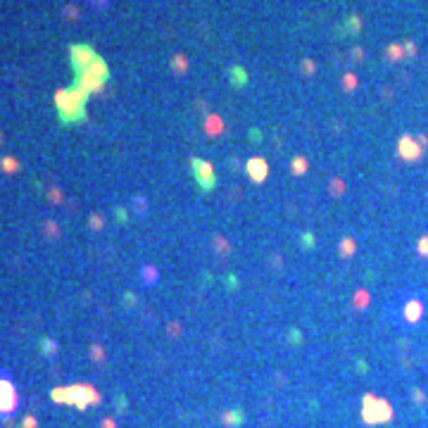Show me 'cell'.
<instances>
[{"label": "cell", "mask_w": 428, "mask_h": 428, "mask_svg": "<svg viewBox=\"0 0 428 428\" xmlns=\"http://www.w3.org/2000/svg\"><path fill=\"white\" fill-rule=\"evenodd\" d=\"M191 169H193V179L198 183L200 191H212L217 186V176H214V167L210 162H205L200 157H193L191 160Z\"/></svg>", "instance_id": "obj_5"}, {"label": "cell", "mask_w": 428, "mask_h": 428, "mask_svg": "<svg viewBox=\"0 0 428 428\" xmlns=\"http://www.w3.org/2000/svg\"><path fill=\"white\" fill-rule=\"evenodd\" d=\"M362 414H364V419L369 421V423H381V421H385L388 416H390V409H388L385 402L374 400V397H366Z\"/></svg>", "instance_id": "obj_7"}, {"label": "cell", "mask_w": 428, "mask_h": 428, "mask_svg": "<svg viewBox=\"0 0 428 428\" xmlns=\"http://www.w3.org/2000/svg\"><path fill=\"white\" fill-rule=\"evenodd\" d=\"M231 83L238 86V88L247 83V72L243 69V67H231Z\"/></svg>", "instance_id": "obj_10"}, {"label": "cell", "mask_w": 428, "mask_h": 428, "mask_svg": "<svg viewBox=\"0 0 428 428\" xmlns=\"http://www.w3.org/2000/svg\"><path fill=\"white\" fill-rule=\"evenodd\" d=\"M245 172H247V176H250V181L262 183L266 179V174H269V164H266V160H262V157H252V160L245 164Z\"/></svg>", "instance_id": "obj_8"}, {"label": "cell", "mask_w": 428, "mask_h": 428, "mask_svg": "<svg viewBox=\"0 0 428 428\" xmlns=\"http://www.w3.org/2000/svg\"><path fill=\"white\" fill-rule=\"evenodd\" d=\"M41 350H43L46 355H55V352H57V345H55L50 338H43V340H41Z\"/></svg>", "instance_id": "obj_11"}, {"label": "cell", "mask_w": 428, "mask_h": 428, "mask_svg": "<svg viewBox=\"0 0 428 428\" xmlns=\"http://www.w3.org/2000/svg\"><path fill=\"white\" fill-rule=\"evenodd\" d=\"M3 167H5V169H17V162H15V160H10V157H5V160H3Z\"/></svg>", "instance_id": "obj_12"}, {"label": "cell", "mask_w": 428, "mask_h": 428, "mask_svg": "<svg viewBox=\"0 0 428 428\" xmlns=\"http://www.w3.org/2000/svg\"><path fill=\"white\" fill-rule=\"evenodd\" d=\"M69 57H72V69H74V76H76V74H81L83 69L98 57V53H95L88 43H74V46L69 48Z\"/></svg>", "instance_id": "obj_6"}, {"label": "cell", "mask_w": 428, "mask_h": 428, "mask_svg": "<svg viewBox=\"0 0 428 428\" xmlns=\"http://www.w3.org/2000/svg\"><path fill=\"white\" fill-rule=\"evenodd\" d=\"M107 79H109V67H107V62L102 60L100 55H98V57H95V60H93V62L88 64L81 74H76V76H74V83L91 95V93L102 91V86L107 83Z\"/></svg>", "instance_id": "obj_2"}, {"label": "cell", "mask_w": 428, "mask_h": 428, "mask_svg": "<svg viewBox=\"0 0 428 428\" xmlns=\"http://www.w3.org/2000/svg\"><path fill=\"white\" fill-rule=\"evenodd\" d=\"M421 314H423V305L419 300H411L407 305V310H404V319L409 321V324H414V321H419Z\"/></svg>", "instance_id": "obj_9"}, {"label": "cell", "mask_w": 428, "mask_h": 428, "mask_svg": "<svg viewBox=\"0 0 428 428\" xmlns=\"http://www.w3.org/2000/svg\"><path fill=\"white\" fill-rule=\"evenodd\" d=\"M86 102H88V93L72 83L69 88L55 93V107H57V117L62 126H72V124H81L86 121Z\"/></svg>", "instance_id": "obj_1"}, {"label": "cell", "mask_w": 428, "mask_h": 428, "mask_svg": "<svg viewBox=\"0 0 428 428\" xmlns=\"http://www.w3.org/2000/svg\"><path fill=\"white\" fill-rule=\"evenodd\" d=\"M53 400L62 402V404H76L79 409H83L86 404H95L98 402V392L91 385H69V388H57L53 390Z\"/></svg>", "instance_id": "obj_3"}, {"label": "cell", "mask_w": 428, "mask_h": 428, "mask_svg": "<svg viewBox=\"0 0 428 428\" xmlns=\"http://www.w3.org/2000/svg\"><path fill=\"white\" fill-rule=\"evenodd\" d=\"M19 407V392L8 371H0V419H10Z\"/></svg>", "instance_id": "obj_4"}]
</instances>
